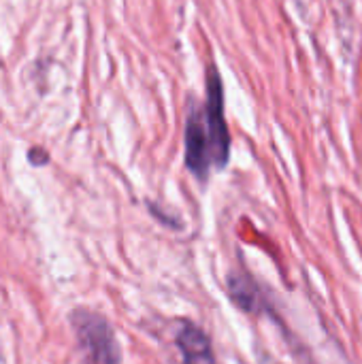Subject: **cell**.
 I'll return each mask as SVG.
<instances>
[{"mask_svg": "<svg viewBox=\"0 0 362 364\" xmlns=\"http://www.w3.org/2000/svg\"><path fill=\"white\" fill-rule=\"evenodd\" d=\"M73 326L87 364H119V350L105 318L92 311H75Z\"/></svg>", "mask_w": 362, "mask_h": 364, "instance_id": "6da1fadb", "label": "cell"}, {"mask_svg": "<svg viewBox=\"0 0 362 364\" xmlns=\"http://www.w3.org/2000/svg\"><path fill=\"white\" fill-rule=\"evenodd\" d=\"M207 132L211 143V158L218 166H224L228 160V130L224 122L222 85L215 70L209 73V85H207Z\"/></svg>", "mask_w": 362, "mask_h": 364, "instance_id": "7a4b0ae2", "label": "cell"}, {"mask_svg": "<svg viewBox=\"0 0 362 364\" xmlns=\"http://www.w3.org/2000/svg\"><path fill=\"white\" fill-rule=\"evenodd\" d=\"M209 158H211V143H209L207 124L203 122L201 113L194 109L186 126V164L196 177L205 179L209 171Z\"/></svg>", "mask_w": 362, "mask_h": 364, "instance_id": "3957f363", "label": "cell"}, {"mask_svg": "<svg viewBox=\"0 0 362 364\" xmlns=\"http://www.w3.org/2000/svg\"><path fill=\"white\" fill-rule=\"evenodd\" d=\"M177 346L183 356V364H218L207 335L194 324H186L181 328L177 335Z\"/></svg>", "mask_w": 362, "mask_h": 364, "instance_id": "277c9868", "label": "cell"}]
</instances>
